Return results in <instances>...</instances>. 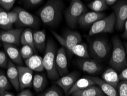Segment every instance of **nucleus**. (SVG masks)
<instances>
[{
    "mask_svg": "<svg viewBox=\"0 0 127 96\" xmlns=\"http://www.w3.org/2000/svg\"><path fill=\"white\" fill-rule=\"evenodd\" d=\"M33 40L35 49L39 51L45 52L46 48V32L44 30L36 31L33 33Z\"/></svg>",
    "mask_w": 127,
    "mask_h": 96,
    "instance_id": "21",
    "label": "nucleus"
},
{
    "mask_svg": "<svg viewBox=\"0 0 127 96\" xmlns=\"http://www.w3.org/2000/svg\"><path fill=\"white\" fill-rule=\"evenodd\" d=\"M0 96H14L13 94L8 91H5L0 93Z\"/></svg>",
    "mask_w": 127,
    "mask_h": 96,
    "instance_id": "41",
    "label": "nucleus"
},
{
    "mask_svg": "<svg viewBox=\"0 0 127 96\" xmlns=\"http://www.w3.org/2000/svg\"><path fill=\"white\" fill-rule=\"evenodd\" d=\"M25 64L27 67L32 70L37 72H41L45 70L43 65L42 57L36 54H34L28 59H25Z\"/></svg>",
    "mask_w": 127,
    "mask_h": 96,
    "instance_id": "19",
    "label": "nucleus"
},
{
    "mask_svg": "<svg viewBox=\"0 0 127 96\" xmlns=\"http://www.w3.org/2000/svg\"><path fill=\"white\" fill-rule=\"evenodd\" d=\"M105 17V14L102 13L87 12L84 14L78 21V24L82 27L87 28L92 26L93 24Z\"/></svg>",
    "mask_w": 127,
    "mask_h": 96,
    "instance_id": "15",
    "label": "nucleus"
},
{
    "mask_svg": "<svg viewBox=\"0 0 127 96\" xmlns=\"http://www.w3.org/2000/svg\"><path fill=\"white\" fill-rule=\"evenodd\" d=\"M20 43L23 45H28L33 48L35 51L36 49L35 48L33 40V33L32 30L29 28H27L22 31V33L20 39Z\"/></svg>",
    "mask_w": 127,
    "mask_h": 96,
    "instance_id": "25",
    "label": "nucleus"
},
{
    "mask_svg": "<svg viewBox=\"0 0 127 96\" xmlns=\"http://www.w3.org/2000/svg\"><path fill=\"white\" fill-rule=\"evenodd\" d=\"M15 0H0V6L5 11H9L13 7Z\"/></svg>",
    "mask_w": 127,
    "mask_h": 96,
    "instance_id": "33",
    "label": "nucleus"
},
{
    "mask_svg": "<svg viewBox=\"0 0 127 96\" xmlns=\"http://www.w3.org/2000/svg\"><path fill=\"white\" fill-rule=\"evenodd\" d=\"M22 29H11L0 32V41L5 44L19 45Z\"/></svg>",
    "mask_w": 127,
    "mask_h": 96,
    "instance_id": "12",
    "label": "nucleus"
},
{
    "mask_svg": "<svg viewBox=\"0 0 127 96\" xmlns=\"http://www.w3.org/2000/svg\"><path fill=\"white\" fill-rule=\"evenodd\" d=\"M103 96V95H98V96Z\"/></svg>",
    "mask_w": 127,
    "mask_h": 96,
    "instance_id": "43",
    "label": "nucleus"
},
{
    "mask_svg": "<svg viewBox=\"0 0 127 96\" xmlns=\"http://www.w3.org/2000/svg\"><path fill=\"white\" fill-rule=\"evenodd\" d=\"M89 52L96 61L103 60L109 54L110 47L105 39L96 38L89 43Z\"/></svg>",
    "mask_w": 127,
    "mask_h": 96,
    "instance_id": "7",
    "label": "nucleus"
},
{
    "mask_svg": "<svg viewBox=\"0 0 127 96\" xmlns=\"http://www.w3.org/2000/svg\"><path fill=\"white\" fill-rule=\"evenodd\" d=\"M53 36L60 44L66 50L69 55H72V51L74 46L81 43L82 37L80 33L76 31H67L64 35L61 36L55 31H52Z\"/></svg>",
    "mask_w": 127,
    "mask_h": 96,
    "instance_id": "5",
    "label": "nucleus"
},
{
    "mask_svg": "<svg viewBox=\"0 0 127 96\" xmlns=\"http://www.w3.org/2000/svg\"><path fill=\"white\" fill-rule=\"evenodd\" d=\"M3 47L6 51V55L9 56L11 61L16 65L21 66L23 62L20 54V50H18V48L15 45L13 44L3 43Z\"/></svg>",
    "mask_w": 127,
    "mask_h": 96,
    "instance_id": "18",
    "label": "nucleus"
},
{
    "mask_svg": "<svg viewBox=\"0 0 127 96\" xmlns=\"http://www.w3.org/2000/svg\"><path fill=\"white\" fill-rule=\"evenodd\" d=\"M22 2L26 6L29 7H35L40 5L41 3L44 2V1L42 0H25V1H22Z\"/></svg>",
    "mask_w": 127,
    "mask_h": 96,
    "instance_id": "36",
    "label": "nucleus"
},
{
    "mask_svg": "<svg viewBox=\"0 0 127 96\" xmlns=\"http://www.w3.org/2000/svg\"><path fill=\"white\" fill-rule=\"evenodd\" d=\"M125 49H126V56H127V42L125 43Z\"/></svg>",
    "mask_w": 127,
    "mask_h": 96,
    "instance_id": "42",
    "label": "nucleus"
},
{
    "mask_svg": "<svg viewBox=\"0 0 127 96\" xmlns=\"http://www.w3.org/2000/svg\"><path fill=\"white\" fill-rule=\"evenodd\" d=\"M77 65L81 70L89 74H97L102 69L101 65L95 59H80L77 61Z\"/></svg>",
    "mask_w": 127,
    "mask_h": 96,
    "instance_id": "13",
    "label": "nucleus"
},
{
    "mask_svg": "<svg viewBox=\"0 0 127 96\" xmlns=\"http://www.w3.org/2000/svg\"><path fill=\"white\" fill-rule=\"evenodd\" d=\"M123 37L125 39H127V20L124 23V32L123 34Z\"/></svg>",
    "mask_w": 127,
    "mask_h": 96,
    "instance_id": "39",
    "label": "nucleus"
},
{
    "mask_svg": "<svg viewBox=\"0 0 127 96\" xmlns=\"http://www.w3.org/2000/svg\"><path fill=\"white\" fill-rule=\"evenodd\" d=\"M119 77L120 81H127V67L120 71Z\"/></svg>",
    "mask_w": 127,
    "mask_h": 96,
    "instance_id": "37",
    "label": "nucleus"
},
{
    "mask_svg": "<svg viewBox=\"0 0 127 96\" xmlns=\"http://www.w3.org/2000/svg\"><path fill=\"white\" fill-rule=\"evenodd\" d=\"M55 64L56 68L59 76L63 77L68 74L67 52L65 49L63 47L57 51Z\"/></svg>",
    "mask_w": 127,
    "mask_h": 96,
    "instance_id": "9",
    "label": "nucleus"
},
{
    "mask_svg": "<svg viewBox=\"0 0 127 96\" xmlns=\"http://www.w3.org/2000/svg\"><path fill=\"white\" fill-rule=\"evenodd\" d=\"M40 96H64L63 91L58 86L53 85L48 88Z\"/></svg>",
    "mask_w": 127,
    "mask_h": 96,
    "instance_id": "29",
    "label": "nucleus"
},
{
    "mask_svg": "<svg viewBox=\"0 0 127 96\" xmlns=\"http://www.w3.org/2000/svg\"><path fill=\"white\" fill-rule=\"evenodd\" d=\"M102 79L104 81L111 85L114 88H117V85L120 81L119 74L115 69L111 67L105 70L102 74Z\"/></svg>",
    "mask_w": 127,
    "mask_h": 96,
    "instance_id": "20",
    "label": "nucleus"
},
{
    "mask_svg": "<svg viewBox=\"0 0 127 96\" xmlns=\"http://www.w3.org/2000/svg\"><path fill=\"white\" fill-rule=\"evenodd\" d=\"M88 6L92 12L102 13L108 9L105 0H94L88 4Z\"/></svg>",
    "mask_w": 127,
    "mask_h": 96,
    "instance_id": "28",
    "label": "nucleus"
},
{
    "mask_svg": "<svg viewBox=\"0 0 127 96\" xmlns=\"http://www.w3.org/2000/svg\"><path fill=\"white\" fill-rule=\"evenodd\" d=\"M95 85V82L89 78V76L78 79V80L76 82L74 85L73 86V87L71 88V89L67 93V95H71L74 92L80 90H83L89 87V86Z\"/></svg>",
    "mask_w": 127,
    "mask_h": 96,
    "instance_id": "22",
    "label": "nucleus"
},
{
    "mask_svg": "<svg viewBox=\"0 0 127 96\" xmlns=\"http://www.w3.org/2000/svg\"><path fill=\"white\" fill-rule=\"evenodd\" d=\"M78 77H79V74L76 71H74L61 77L60 78L57 80L56 84L61 89H62L65 93L67 95V93L78 80Z\"/></svg>",
    "mask_w": 127,
    "mask_h": 96,
    "instance_id": "14",
    "label": "nucleus"
},
{
    "mask_svg": "<svg viewBox=\"0 0 127 96\" xmlns=\"http://www.w3.org/2000/svg\"><path fill=\"white\" fill-rule=\"evenodd\" d=\"M8 16L9 20H10L11 23H12L13 25L14 24L18 22V15L17 12L14 9L13 10L8 12Z\"/></svg>",
    "mask_w": 127,
    "mask_h": 96,
    "instance_id": "35",
    "label": "nucleus"
},
{
    "mask_svg": "<svg viewBox=\"0 0 127 96\" xmlns=\"http://www.w3.org/2000/svg\"><path fill=\"white\" fill-rule=\"evenodd\" d=\"M89 77L95 82V85H97L100 88L103 94L105 93L108 96H118L116 88L106 83L102 79L94 76H89Z\"/></svg>",
    "mask_w": 127,
    "mask_h": 96,
    "instance_id": "17",
    "label": "nucleus"
},
{
    "mask_svg": "<svg viewBox=\"0 0 127 96\" xmlns=\"http://www.w3.org/2000/svg\"><path fill=\"white\" fill-rule=\"evenodd\" d=\"M19 74V83L20 89L24 90L32 86L33 79V71L27 66H17Z\"/></svg>",
    "mask_w": 127,
    "mask_h": 96,
    "instance_id": "11",
    "label": "nucleus"
},
{
    "mask_svg": "<svg viewBox=\"0 0 127 96\" xmlns=\"http://www.w3.org/2000/svg\"><path fill=\"white\" fill-rule=\"evenodd\" d=\"M6 69V76L10 84L13 86L14 89L17 91H18L20 89V88L17 66H16L11 61H9Z\"/></svg>",
    "mask_w": 127,
    "mask_h": 96,
    "instance_id": "16",
    "label": "nucleus"
},
{
    "mask_svg": "<svg viewBox=\"0 0 127 96\" xmlns=\"http://www.w3.org/2000/svg\"><path fill=\"white\" fill-rule=\"evenodd\" d=\"M105 3L108 6H113L117 2V0H105Z\"/></svg>",
    "mask_w": 127,
    "mask_h": 96,
    "instance_id": "40",
    "label": "nucleus"
},
{
    "mask_svg": "<svg viewBox=\"0 0 127 96\" xmlns=\"http://www.w3.org/2000/svg\"><path fill=\"white\" fill-rule=\"evenodd\" d=\"M56 47L52 40L46 43L45 54L42 57L43 65L47 73L48 77L52 80H59V75L56 68L55 59L56 55Z\"/></svg>",
    "mask_w": 127,
    "mask_h": 96,
    "instance_id": "3",
    "label": "nucleus"
},
{
    "mask_svg": "<svg viewBox=\"0 0 127 96\" xmlns=\"http://www.w3.org/2000/svg\"><path fill=\"white\" fill-rule=\"evenodd\" d=\"M14 10L17 12L18 15V23L23 26L32 28L38 27L40 21L34 15L31 14L21 7H16Z\"/></svg>",
    "mask_w": 127,
    "mask_h": 96,
    "instance_id": "10",
    "label": "nucleus"
},
{
    "mask_svg": "<svg viewBox=\"0 0 127 96\" xmlns=\"http://www.w3.org/2000/svg\"><path fill=\"white\" fill-rule=\"evenodd\" d=\"M35 51L32 47L28 45H23L20 50L21 57L24 59H27L34 55Z\"/></svg>",
    "mask_w": 127,
    "mask_h": 96,
    "instance_id": "31",
    "label": "nucleus"
},
{
    "mask_svg": "<svg viewBox=\"0 0 127 96\" xmlns=\"http://www.w3.org/2000/svg\"><path fill=\"white\" fill-rule=\"evenodd\" d=\"M113 51L112 52L109 65L116 71H121L127 66L126 49L118 37L112 39Z\"/></svg>",
    "mask_w": 127,
    "mask_h": 96,
    "instance_id": "2",
    "label": "nucleus"
},
{
    "mask_svg": "<svg viewBox=\"0 0 127 96\" xmlns=\"http://www.w3.org/2000/svg\"><path fill=\"white\" fill-rule=\"evenodd\" d=\"M64 3L61 0H49L47 1L38 13L41 20L45 25L54 27L59 23Z\"/></svg>",
    "mask_w": 127,
    "mask_h": 96,
    "instance_id": "1",
    "label": "nucleus"
},
{
    "mask_svg": "<svg viewBox=\"0 0 127 96\" xmlns=\"http://www.w3.org/2000/svg\"><path fill=\"white\" fill-rule=\"evenodd\" d=\"M116 25V16L114 13L97 21L91 26L88 35L93 36L101 33H112Z\"/></svg>",
    "mask_w": 127,
    "mask_h": 96,
    "instance_id": "6",
    "label": "nucleus"
},
{
    "mask_svg": "<svg viewBox=\"0 0 127 96\" xmlns=\"http://www.w3.org/2000/svg\"><path fill=\"white\" fill-rule=\"evenodd\" d=\"M13 24L9 20L8 12L0 7V28L5 31L12 29Z\"/></svg>",
    "mask_w": 127,
    "mask_h": 96,
    "instance_id": "27",
    "label": "nucleus"
},
{
    "mask_svg": "<svg viewBox=\"0 0 127 96\" xmlns=\"http://www.w3.org/2000/svg\"><path fill=\"white\" fill-rule=\"evenodd\" d=\"M112 8L116 16L115 27L118 31H121L127 20V1H117Z\"/></svg>",
    "mask_w": 127,
    "mask_h": 96,
    "instance_id": "8",
    "label": "nucleus"
},
{
    "mask_svg": "<svg viewBox=\"0 0 127 96\" xmlns=\"http://www.w3.org/2000/svg\"><path fill=\"white\" fill-rule=\"evenodd\" d=\"M102 95H103V93L100 88L95 85L83 90L74 92L71 95L72 96H96Z\"/></svg>",
    "mask_w": 127,
    "mask_h": 96,
    "instance_id": "23",
    "label": "nucleus"
},
{
    "mask_svg": "<svg viewBox=\"0 0 127 96\" xmlns=\"http://www.w3.org/2000/svg\"><path fill=\"white\" fill-rule=\"evenodd\" d=\"M0 46H1V43H0Z\"/></svg>",
    "mask_w": 127,
    "mask_h": 96,
    "instance_id": "44",
    "label": "nucleus"
},
{
    "mask_svg": "<svg viewBox=\"0 0 127 96\" xmlns=\"http://www.w3.org/2000/svg\"><path fill=\"white\" fill-rule=\"evenodd\" d=\"M87 12V9L80 0H72L65 12V18L69 27L76 28L81 16Z\"/></svg>",
    "mask_w": 127,
    "mask_h": 96,
    "instance_id": "4",
    "label": "nucleus"
},
{
    "mask_svg": "<svg viewBox=\"0 0 127 96\" xmlns=\"http://www.w3.org/2000/svg\"><path fill=\"white\" fill-rule=\"evenodd\" d=\"M8 62V58L6 54L2 51H0V67L7 68Z\"/></svg>",
    "mask_w": 127,
    "mask_h": 96,
    "instance_id": "34",
    "label": "nucleus"
},
{
    "mask_svg": "<svg viewBox=\"0 0 127 96\" xmlns=\"http://www.w3.org/2000/svg\"><path fill=\"white\" fill-rule=\"evenodd\" d=\"M47 80L44 74H35L33 77L32 86L35 92H40L45 88Z\"/></svg>",
    "mask_w": 127,
    "mask_h": 96,
    "instance_id": "24",
    "label": "nucleus"
},
{
    "mask_svg": "<svg viewBox=\"0 0 127 96\" xmlns=\"http://www.w3.org/2000/svg\"><path fill=\"white\" fill-rule=\"evenodd\" d=\"M10 82L6 76L3 73L0 72V93L2 92L7 91L10 87Z\"/></svg>",
    "mask_w": 127,
    "mask_h": 96,
    "instance_id": "30",
    "label": "nucleus"
},
{
    "mask_svg": "<svg viewBox=\"0 0 127 96\" xmlns=\"http://www.w3.org/2000/svg\"><path fill=\"white\" fill-rule=\"evenodd\" d=\"M116 89L118 96H127V81H120Z\"/></svg>",
    "mask_w": 127,
    "mask_h": 96,
    "instance_id": "32",
    "label": "nucleus"
},
{
    "mask_svg": "<svg viewBox=\"0 0 127 96\" xmlns=\"http://www.w3.org/2000/svg\"><path fill=\"white\" fill-rule=\"evenodd\" d=\"M17 96H33V93L29 89L22 90Z\"/></svg>",
    "mask_w": 127,
    "mask_h": 96,
    "instance_id": "38",
    "label": "nucleus"
},
{
    "mask_svg": "<svg viewBox=\"0 0 127 96\" xmlns=\"http://www.w3.org/2000/svg\"><path fill=\"white\" fill-rule=\"evenodd\" d=\"M72 54L81 59H88L90 56L87 44L84 43H80L74 46L72 49Z\"/></svg>",
    "mask_w": 127,
    "mask_h": 96,
    "instance_id": "26",
    "label": "nucleus"
}]
</instances>
